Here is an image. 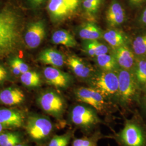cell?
Listing matches in <instances>:
<instances>
[{"instance_id":"cell-1","label":"cell","mask_w":146,"mask_h":146,"mask_svg":"<svg viewBox=\"0 0 146 146\" xmlns=\"http://www.w3.org/2000/svg\"><path fill=\"white\" fill-rule=\"evenodd\" d=\"M70 122L84 133L89 134L99 125L105 124L96 110L87 104H77L70 110Z\"/></svg>"},{"instance_id":"cell-2","label":"cell","mask_w":146,"mask_h":146,"mask_svg":"<svg viewBox=\"0 0 146 146\" xmlns=\"http://www.w3.org/2000/svg\"><path fill=\"white\" fill-rule=\"evenodd\" d=\"M117 146H146V131L134 117L125 119L123 128L109 136Z\"/></svg>"},{"instance_id":"cell-3","label":"cell","mask_w":146,"mask_h":146,"mask_svg":"<svg viewBox=\"0 0 146 146\" xmlns=\"http://www.w3.org/2000/svg\"><path fill=\"white\" fill-rule=\"evenodd\" d=\"M18 40V31L15 16L10 11L0 13V55L11 52Z\"/></svg>"},{"instance_id":"cell-4","label":"cell","mask_w":146,"mask_h":146,"mask_svg":"<svg viewBox=\"0 0 146 146\" xmlns=\"http://www.w3.org/2000/svg\"><path fill=\"white\" fill-rule=\"evenodd\" d=\"M75 94L77 100L92 107L102 115H109V110L106 98L93 88L80 87L76 89Z\"/></svg>"},{"instance_id":"cell-5","label":"cell","mask_w":146,"mask_h":146,"mask_svg":"<svg viewBox=\"0 0 146 146\" xmlns=\"http://www.w3.org/2000/svg\"><path fill=\"white\" fill-rule=\"evenodd\" d=\"M53 124L48 117L33 115L28 117L26 129L28 134L35 140H43L50 135L53 131Z\"/></svg>"},{"instance_id":"cell-6","label":"cell","mask_w":146,"mask_h":146,"mask_svg":"<svg viewBox=\"0 0 146 146\" xmlns=\"http://www.w3.org/2000/svg\"><path fill=\"white\" fill-rule=\"evenodd\" d=\"M38 103L42 110L49 115L58 119L62 117L66 104L61 96L56 93L47 91L42 93L38 99Z\"/></svg>"},{"instance_id":"cell-7","label":"cell","mask_w":146,"mask_h":146,"mask_svg":"<svg viewBox=\"0 0 146 146\" xmlns=\"http://www.w3.org/2000/svg\"><path fill=\"white\" fill-rule=\"evenodd\" d=\"M92 83L93 88L99 92L106 98L118 95V75L114 72H106L101 73L94 78Z\"/></svg>"},{"instance_id":"cell-8","label":"cell","mask_w":146,"mask_h":146,"mask_svg":"<svg viewBox=\"0 0 146 146\" xmlns=\"http://www.w3.org/2000/svg\"><path fill=\"white\" fill-rule=\"evenodd\" d=\"M118 96L122 104H126L131 102L136 92V84L134 78L126 69L120 70L118 74Z\"/></svg>"},{"instance_id":"cell-9","label":"cell","mask_w":146,"mask_h":146,"mask_svg":"<svg viewBox=\"0 0 146 146\" xmlns=\"http://www.w3.org/2000/svg\"><path fill=\"white\" fill-rule=\"evenodd\" d=\"M46 34L44 24L38 21L31 24L27 31L25 41L27 46L34 49L38 47L43 40Z\"/></svg>"},{"instance_id":"cell-10","label":"cell","mask_w":146,"mask_h":146,"mask_svg":"<svg viewBox=\"0 0 146 146\" xmlns=\"http://www.w3.org/2000/svg\"><path fill=\"white\" fill-rule=\"evenodd\" d=\"M43 74L47 82L57 88H66L71 82L69 75L58 68L47 67L44 69Z\"/></svg>"},{"instance_id":"cell-11","label":"cell","mask_w":146,"mask_h":146,"mask_svg":"<svg viewBox=\"0 0 146 146\" xmlns=\"http://www.w3.org/2000/svg\"><path fill=\"white\" fill-rule=\"evenodd\" d=\"M0 123L5 128H19L24 123V116L16 110H0Z\"/></svg>"},{"instance_id":"cell-12","label":"cell","mask_w":146,"mask_h":146,"mask_svg":"<svg viewBox=\"0 0 146 146\" xmlns=\"http://www.w3.org/2000/svg\"><path fill=\"white\" fill-rule=\"evenodd\" d=\"M125 18V13L122 6L116 1H112L106 11L108 23L110 26H117L124 22Z\"/></svg>"},{"instance_id":"cell-13","label":"cell","mask_w":146,"mask_h":146,"mask_svg":"<svg viewBox=\"0 0 146 146\" xmlns=\"http://www.w3.org/2000/svg\"><path fill=\"white\" fill-rule=\"evenodd\" d=\"M25 99L23 92L16 88H8L0 92V102L7 106L20 104Z\"/></svg>"},{"instance_id":"cell-14","label":"cell","mask_w":146,"mask_h":146,"mask_svg":"<svg viewBox=\"0 0 146 146\" xmlns=\"http://www.w3.org/2000/svg\"><path fill=\"white\" fill-rule=\"evenodd\" d=\"M41 62L52 67H62L64 63L62 54L54 49H47L40 53L38 58Z\"/></svg>"},{"instance_id":"cell-15","label":"cell","mask_w":146,"mask_h":146,"mask_svg":"<svg viewBox=\"0 0 146 146\" xmlns=\"http://www.w3.org/2000/svg\"><path fill=\"white\" fill-rule=\"evenodd\" d=\"M48 11L52 17L55 20L63 19L71 12L63 0H49Z\"/></svg>"},{"instance_id":"cell-16","label":"cell","mask_w":146,"mask_h":146,"mask_svg":"<svg viewBox=\"0 0 146 146\" xmlns=\"http://www.w3.org/2000/svg\"><path fill=\"white\" fill-rule=\"evenodd\" d=\"M115 59L116 62L125 69H128L134 63V55L129 48L122 45L116 48Z\"/></svg>"},{"instance_id":"cell-17","label":"cell","mask_w":146,"mask_h":146,"mask_svg":"<svg viewBox=\"0 0 146 146\" xmlns=\"http://www.w3.org/2000/svg\"><path fill=\"white\" fill-rule=\"evenodd\" d=\"M67 63L74 74L79 78H87L90 76L91 69L79 58L74 56H70Z\"/></svg>"},{"instance_id":"cell-18","label":"cell","mask_w":146,"mask_h":146,"mask_svg":"<svg viewBox=\"0 0 146 146\" xmlns=\"http://www.w3.org/2000/svg\"><path fill=\"white\" fill-rule=\"evenodd\" d=\"M52 42L56 44H61L65 47H76L77 42L73 35L65 30H58L52 34Z\"/></svg>"},{"instance_id":"cell-19","label":"cell","mask_w":146,"mask_h":146,"mask_svg":"<svg viewBox=\"0 0 146 146\" xmlns=\"http://www.w3.org/2000/svg\"><path fill=\"white\" fill-rule=\"evenodd\" d=\"M79 35L84 40L87 41L97 40L102 36L99 28L94 23L89 22L85 24L79 31Z\"/></svg>"},{"instance_id":"cell-20","label":"cell","mask_w":146,"mask_h":146,"mask_svg":"<svg viewBox=\"0 0 146 146\" xmlns=\"http://www.w3.org/2000/svg\"><path fill=\"white\" fill-rule=\"evenodd\" d=\"M105 137L107 136L104 135L99 129H98L89 136L75 139L73 140L72 146H98L99 141Z\"/></svg>"},{"instance_id":"cell-21","label":"cell","mask_w":146,"mask_h":146,"mask_svg":"<svg viewBox=\"0 0 146 146\" xmlns=\"http://www.w3.org/2000/svg\"><path fill=\"white\" fill-rule=\"evenodd\" d=\"M103 37L111 46L116 48L123 45L125 41L122 34L116 30H108L106 31Z\"/></svg>"},{"instance_id":"cell-22","label":"cell","mask_w":146,"mask_h":146,"mask_svg":"<svg viewBox=\"0 0 146 146\" xmlns=\"http://www.w3.org/2000/svg\"><path fill=\"white\" fill-rule=\"evenodd\" d=\"M20 79L22 83L27 87H36L41 84L40 76L35 72L29 70L26 73L22 74Z\"/></svg>"},{"instance_id":"cell-23","label":"cell","mask_w":146,"mask_h":146,"mask_svg":"<svg viewBox=\"0 0 146 146\" xmlns=\"http://www.w3.org/2000/svg\"><path fill=\"white\" fill-rule=\"evenodd\" d=\"M98 64L106 72H111L115 67L116 61L115 58L105 54L96 56Z\"/></svg>"},{"instance_id":"cell-24","label":"cell","mask_w":146,"mask_h":146,"mask_svg":"<svg viewBox=\"0 0 146 146\" xmlns=\"http://www.w3.org/2000/svg\"><path fill=\"white\" fill-rule=\"evenodd\" d=\"M75 131L69 130L61 135H55L49 141L48 146H67L74 136Z\"/></svg>"},{"instance_id":"cell-25","label":"cell","mask_w":146,"mask_h":146,"mask_svg":"<svg viewBox=\"0 0 146 146\" xmlns=\"http://www.w3.org/2000/svg\"><path fill=\"white\" fill-rule=\"evenodd\" d=\"M19 142V137L15 133H7L0 134V146H15Z\"/></svg>"},{"instance_id":"cell-26","label":"cell","mask_w":146,"mask_h":146,"mask_svg":"<svg viewBox=\"0 0 146 146\" xmlns=\"http://www.w3.org/2000/svg\"><path fill=\"white\" fill-rule=\"evenodd\" d=\"M133 48L138 55L146 54V35L137 37L133 43Z\"/></svg>"},{"instance_id":"cell-27","label":"cell","mask_w":146,"mask_h":146,"mask_svg":"<svg viewBox=\"0 0 146 146\" xmlns=\"http://www.w3.org/2000/svg\"><path fill=\"white\" fill-rule=\"evenodd\" d=\"M87 43L93 48L96 56L102 54H107L108 48L104 44L100 43L97 40L88 41Z\"/></svg>"},{"instance_id":"cell-28","label":"cell","mask_w":146,"mask_h":146,"mask_svg":"<svg viewBox=\"0 0 146 146\" xmlns=\"http://www.w3.org/2000/svg\"><path fill=\"white\" fill-rule=\"evenodd\" d=\"M137 80L142 84L146 83V61H141L138 63L136 72Z\"/></svg>"},{"instance_id":"cell-29","label":"cell","mask_w":146,"mask_h":146,"mask_svg":"<svg viewBox=\"0 0 146 146\" xmlns=\"http://www.w3.org/2000/svg\"><path fill=\"white\" fill-rule=\"evenodd\" d=\"M11 62L15 64L16 66L19 68V70L21 72V74L29 71V66L26 63H25L22 60L19 58H14L11 61Z\"/></svg>"},{"instance_id":"cell-30","label":"cell","mask_w":146,"mask_h":146,"mask_svg":"<svg viewBox=\"0 0 146 146\" xmlns=\"http://www.w3.org/2000/svg\"><path fill=\"white\" fill-rule=\"evenodd\" d=\"M83 6L85 11L89 14H94L95 13H96V11L98 9V8H97L95 6H94L88 0H84Z\"/></svg>"},{"instance_id":"cell-31","label":"cell","mask_w":146,"mask_h":146,"mask_svg":"<svg viewBox=\"0 0 146 146\" xmlns=\"http://www.w3.org/2000/svg\"><path fill=\"white\" fill-rule=\"evenodd\" d=\"M63 1L67 4V5H68L71 12L75 11L78 7V5L75 2L74 0H63Z\"/></svg>"},{"instance_id":"cell-32","label":"cell","mask_w":146,"mask_h":146,"mask_svg":"<svg viewBox=\"0 0 146 146\" xmlns=\"http://www.w3.org/2000/svg\"><path fill=\"white\" fill-rule=\"evenodd\" d=\"M7 73L5 69L2 66H0V82L4 80L7 78Z\"/></svg>"},{"instance_id":"cell-33","label":"cell","mask_w":146,"mask_h":146,"mask_svg":"<svg viewBox=\"0 0 146 146\" xmlns=\"http://www.w3.org/2000/svg\"><path fill=\"white\" fill-rule=\"evenodd\" d=\"M11 68L12 69L13 73H14L16 75H19L20 74H21V72L19 70V68L16 66L15 64H14L13 63L11 62Z\"/></svg>"},{"instance_id":"cell-34","label":"cell","mask_w":146,"mask_h":146,"mask_svg":"<svg viewBox=\"0 0 146 146\" xmlns=\"http://www.w3.org/2000/svg\"><path fill=\"white\" fill-rule=\"evenodd\" d=\"M88 1L90 2L97 8H99L100 5H101L102 2V0H88Z\"/></svg>"},{"instance_id":"cell-35","label":"cell","mask_w":146,"mask_h":146,"mask_svg":"<svg viewBox=\"0 0 146 146\" xmlns=\"http://www.w3.org/2000/svg\"><path fill=\"white\" fill-rule=\"evenodd\" d=\"M45 0H31V4L35 7L39 6L42 4Z\"/></svg>"},{"instance_id":"cell-36","label":"cell","mask_w":146,"mask_h":146,"mask_svg":"<svg viewBox=\"0 0 146 146\" xmlns=\"http://www.w3.org/2000/svg\"><path fill=\"white\" fill-rule=\"evenodd\" d=\"M146 0H129L131 4L135 5H140L143 3Z\"/></svg>"},{"instance_id":"cell-37","label":"cell","mask_w":146,"mask_h":146,"mask_svg":"<svg viewBox=\"0 0 146 146\" xmlns=\"http://www.w3.org/2000/svg\"><path fill=\"white\" fill-rule=\"evenodd\" d=\"M141 20L142 23L146 25V8L142 14Z\"/></svg>"},{"instance_id":"cell-38","label":"cell","mask_w":146,"mask_h":146,"mask_svg":"<svg viewBox=\"0 0 146 146\" xmlns=\"http://www.w3.org/2000/svg\"><path fill=\"white\" fill-rule=\"evenodd\" d=\"M3 126L0 123V134H1V132H2V131L3 130Z\"/></svg>"},{"instance_id":"cell-39","label":"cell","mask_w":146,"mask_h":146,"mask_svg":"<svg viewBox=\"0 0 146 146\" xmlns=\"http://www.w3.org/2000/svg\"><path fill=\"white\" fill-rule=\"evenodd\" d=\"M75 1V2L78 5V3H79V2H80V0H74Z\"/></svg>"},{"instance_id":"cell-40","label":"cell","mask_w":146,"mask_h":146,"mask_svg":"<svg viewBox=\"0 0 146 146\" xmlns=\"http://www.w3.org/2000/svg\"><path fill=\"white\" fill-rule=\"evenodd\" d=\"M15 146H25V145H22V144H17L16 145H15Z\"/></svg>"},{"instance_id":"cell-41","label":"cell","mask_w":146,"mask_h":146,"mask_svg":"<svg viewBox=\"0 0 146 146\" xmlns=\"http://www.w3.org/2000/svg\"><path fill=\"white\" fill-rule=\"evenodd\" d=\"M108 146H110V145H108Z\"/></svg>"},{"instance_id":"cell-42","label":"cell","mask_w":146,"mask_h":146,"mask_svg":"<svg viewBox=\"0 0 146 146\" xmlns=\"http://www.w3.org/2000/svg\"></svg>"}]
</instances>
